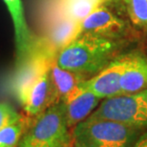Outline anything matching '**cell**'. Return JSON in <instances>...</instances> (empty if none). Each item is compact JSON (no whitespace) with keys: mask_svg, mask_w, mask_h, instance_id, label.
I'll return each instance as SVG.
<instances>
[{"mask_svg":"<svg viewBox=\"0 0 147 147\" xmlns=\"http://www.w3.org/2000/svg\"><path fill=\"white\" fill-rule=\"evenodd\" d=\"M126 44L127 40L79 34L57 53L55 63L60 68L91 78L119 55Z\"/></svg>","mask_w":147,"mask_h":147,"instance_id":"cell-1","label":"cell"},{"mask_svg":"<svg viewBox=\"0 0 147 147\" xmlns=\"http://www.w3.org/2000/svg\"><path fill=\"white\" fill-rule=\"evenodd\" d=\"M139 129L113 120L89 116L74 127L75 147H131Z\"/></svg>","mask_w":147,"mask_h":147,"instance_id":"cell-2","label":"cell"},{"mask_svg":"<svg viewBox=\"0 0 147 147\" xmlns=\"http://www.w3.org/2000/svg\"><path fill=\"white\" fill-rule=\"evenodd\" d=\"M34 117L17 147H62L73 143L62 101L52 104Z\"/></svg>","mask_w":147,"mask_h":147,"instance_id":"cell-3","label":"cell"},{"mask_svg":"<svg viewBox=\"0 0 147 147\" xmlns=\"http://www.w3.org/2000/svg\"><path fill=\"white\" fill-rule=\"evenodd\" d=\"M90 116L113 120L139 130L147 128V89L104 98Z\"/></svg>","mask_w":147,"mask_h":147,"instance_id":"cell-4","label":"cell"},{"mask_svg":"<svg viewBox=\"0 0 147 147\" xmlns=\"http://www.w3.org/2000/svg\"><path fill=\"white\" fill-rule=\"evenodd\" d=\"M83 34L127 40L132 36L131 22L122 18L104 2L79 23L76 36Z\"/></svg>","mask_w":147,"mask_h":147,"instance_id":"cell-5","label":"cell"},{"mask_svg":"<svg viewBox=\"0 0 147 147\" xmlns=\"http://www.w3.org/2000/svg\"><path fill=\"white\" fill-rule=\"evenodd\" d=\"M10 13L13 25L14 43H16V64L21 65L36 51L41 37H36L32 33L26 21L24 8L21 0H3Z\"/></svg>","mask_w":147,"mask_h":147,"instance_id":"cell-6","label":"cell"},{"mask_svg":"<svg viewBox=\"0 0 147 147\" xmlns=\"http://www.w3.org/2000/svg\"><path fill=\"white\" fill-rule=\"evenodd\" d=\"M125 66V54L117 55L95 76L84 80V86L99 98L122 95L120 78Z\"/></svg>","mask_w":147,"mask_h":147,"instance_id":"cell-7","label":"cell"},{"mask_svg":"<svg viewBox=\"0 0 147 147\" xmlns=\"http://www.w3.org/2000/svg\"><path fill=\"white\" fill-rule=\"evenodd\" d=\"M45 19V34L42 37L57 55L76 36L79 23L52 9H48Z\"/></svg>","mask_w":147,"mask_h":147,"instance_id":"cell-8","label":"cell"},{"mask_svg":"<svg viewBox=\"0 0 147 147\" xmlns=\"http://www.w3.org/2000/svg\"><path fill=\"white\" fill-rule=\"evenodd\" d=\"M83 82H81L63 102L65 106L66 121L69 128L75 127L82 120L87 119L100 103L101 98L88 90Z\"/></svg>","mask_w":147,"mask_h":147,"instance_id":"cell-9","label":"cell"},{"mask_svg":"<svg viewBox=\"0 0 147 147\" xmlns=\"http://www.w3.org/2000/svg\"><path fill=\"white\" fill-rule=\"evenodd\" d=\"M122 95L147 89V55L142 52L125 54V66L120 78Z\"/></svg>","mask_w":147,"mask_h":147,"instance_id":"cell-10","label":"cell"},{"mask_svg":"<svg viewBox=\"0 0 147 147\" xmlns=\"http://www.w3.org/2000/svg\"><path fill=\"white\" fill-rule=\"evenodd\" d=\"M55 102L57 101L49 69L37 79L29 91L26 101L22 107L29 117H36Z\"/></svg>","mask_w":147,"mask_h":147,"instance_id":"cell-11","label":"cell"},{"mask_svg":"<svg viewBox=\"0 0 147 147\" xmlns=\"http://www.w3.org/2000/svg\"><path fill=\"white\" fill-rule=\"evenodd\" d=\"M50 76L54 87L57 101L64 102L81 82L88 78L81 74L60 68L55 59L50 66Z\"/></svg>","mask_w":147,"mask_h":147,"instance_id":"cell-12","label":"cell"},{"mask_svg":"<svg viewBox=\"0 0 147 147\" xmlns=\"http://www.w3.org/2000/svg\"><path fill=\"white\" fill-rule=\"evenodd\" d=\"M107 0H51L48 9L59 11L76 22L80 23L98 6Z\"/></svg>","mask_w":147,"mask_h":147,"instance_id":"cell-13","label":"cell"},{"mask_svg":"<svg viewBox=\"0 0 147 147\" xmlns=\"http://www.w3.org/2000/svg\"><path fill=\"white\" fill-rule=\"evenodd\" d=\"M30 122L28 117H22L17 122L0 129V147H17Z\"/></svg>","mask_w":147,"mask_h":147,"instance_id":"cell-14","label":"cell"},{"mask_svg":"<svg viewBox=\"0 0 147 147\" xmlns=\"http://www.w3.org/2000/svg\"><path fill=\"white\" fill-rule=\"evenodd\" d=\"M132 25L147 30V0H122Z\"/></svg>","mask_w":147,"mask_h":147,"instance_id":"cell-15","label":"cell"},{"mask_svg":"<svg viewBox=\"0 0 147 147\" xmlns=\"http://www.w3.org/2000/svg\"><path fill=\"white\" fill-rule=\"evenodd\" d=\"M22 119V116L18 114L7 102H0V129L8 125L17 122Z\"/></svg>","mask_w":147,"mask_h":147,"instance_id":"cell-16","label":"cell"},{"mask_svg":"<svg viewBox=\"0 0 147 147\" xmlns=\"http://www.w3.org/2000/svg\"><path fill=\"white\" fill-rule=\"evenodd\" d=\"M131 147H147V132L140 135Z\"/></svg>","mask_w":147,"mask_h":147,"instance_id":"cell-17","label":"cell"},{"mask_svg":"<svg viewBox=\"0 0 147 147\" xmlns=\"http://www.w3.org/2000/svg\"><path fill=\"white\" fill-rule=\"evenodd\" d=\"M72 144H73V143H70V144H67V145H64V146H62V147H72Z\"/></svg>","mask_w":147,"mask_h":147,"instance_id":"cell-18","label":"cell"},{"mask_svg":"<svg viewBox=\"0 0 147 147\" xmlns=\"http://www.w3.org/2000/svg\"><path fill=\"white\" fill-rule=\"evenodd\" d=\"M107 1H109V2H115V1H117V0H107Z\"/></svg>","mask_w":147,"mask_h":147,"instance_id":"cell-19","label":"cell"}]
</instances>
